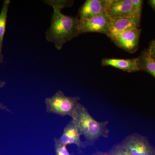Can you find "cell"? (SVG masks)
<instances>
[{
	"instance_id": "cell-1",
	"label": "cell",
	"mask_w": 155,
	"mask_h": 155,
	"mask_svg": "<svg viewBox=\"0 0 155 155\" xmlns=\"http://www.w3.org/2000/svg\"><path fill=\"white\" fill-rule=\"evenodd\" d=\"M45 2L51 6L54 10L51 25L46 32V38L54 44L57 49L61 50L64 44L80 35L79 19L62 13L64 8L72 5V1L48 0Z\"/></svg>"
},
{
	"instance_id": "cell-2",
	"label": "cell",
	"mask_w": 155,
	"mask_h": 155,
	"mask_svg": "<svg viewBox=\"0 0 155 155\" xmlns=\"http://www.w3.org/2000/svg\"><path fill=\"white\" fill-rule=\"evenodd\" d=\"M81 135L85 138V144L90 145L100 137L108 138L110 129L108 121L98 122L90 115L87 109L80 103L71 116Z\"/></svg>"
},
{
	"instance_id": "cell-3",
	"label": "cell",
	"mask_w": 155,
	"mask_h": 155,
	"mask_svg": "<svg viewBox=\"0 0 155 155\" xmlns=\"http://www.w3.org/2000/svg\"><path fill=\"white\" fill-rule=\"evenodd\" d=\"M80 98L78 96L68 97L59 91L52 96L45 100L46 112L61 116H72L76 110Z\"/></svg>"
},
{
	"instance_id": "cell-4",
	"label": "cell",
	"mask_w": 155,
	"mask_h": 155,
	"mask_svg": "<svg viewBox=\"0 0 155 155\" xmlns=\"http://www.w3.org/2000/svg\"><path fill=\"white\" fill-rule=\"evenodd\" d=\"M141 31L140 28H134L116 34L109 38L120 48L133 54L138 49Z\"/></svg>"
},
{
	"instance_id": "cell-5",
	"label": "cell",
	"mask_w": 155,
	"mask_h": 155,
	"mask_svg": "<svg viewBox=\"0 0 155 155\" xmlns=\"http://www.w3.org/2000/svg\"><path fill=\"white\" fill-rule=\"evenodd\" d=\"M112 17L107 12L94 17L79 19L80 34L87 32H98L107 35Z\"/></svg>"
},
{
	"instance_id": "cell-6",
	"label": "cell",
	"mask_w": 155,
	"mask_h": 155,
	"mask_svg": "<svg viewBox=\"0 0 155 155\" xmlns=\"http://www.w3.org/2000/svg\"><path fill=\"white\" fill-rule=\"evenodd\" d=\"M122 143L132 155H153L152 147L148 140L138 134L128 135Z\"/></svg>"
},
{
	"instance_id": "cell-7",
	"label": "cell",
	"mask_w": 155,
	"mask_h": 155,
	"mask_svg": "<svg viewBox=\"0 0 155 155\" xmlns=\"http://www.w3.org/2000/svg\"><path fill=\"white\" fill-rule=\"evenodd\" d=\"M141 17L136 15L112 18L107 36L110 37L116 34L134 28H139Z\"/></svg>"
},
{
	"instance_id": "cell-8",
	"label": "cell",
	"mask_w": 155,
	"mask_h": 155,
	"mask_svg": "<svg viewBox=\"0 0 155 155\" xmlns=\"http://www.w3.org/2000/svg\"><path fill=\"white\" fill-rule=\"evenodd\" d=\"M112 0H87L78 11L79 19H85L107 12Z\"/></svg>"
},
{
	"instance_id": "cell-9",
	"label": "cell",
	"mask_w": 155,
	"mask_h": 155,
	"mask_svg": "<svg viewBox=\"0 0 155 155\" xmlns=\"http://www.w3.org/2000/svg\"><path fill=\"white\" fill-rule=\"evenodd\" d=\"M80 133L73 120H71L64 128V131L58 141L61 144L66 146L75 144L78 149L87 146L84 142L81 139Z\"/></svg>"
},
{
	"instance_id": "cell-10",
	"label": "cell",
	"mask_w": 155,
	"mask_h": 155,
	"mask_svg": "<svg viewBox=\"0 0 155 155\" xmlns=\"http://www.w3.org/2000/svg\"><path fill=\"white\" fill-rule=\"evenodd\" d=\"M107 13L112 18L137 15L132 0H112Z\"/></svg>"
},
{
	"instance_id": "cell-11",
	"label": "cell",
	"mask_w": 155,
	"mask_h": 155,
	"mask_svg": "<svg viewBox=\"0 0 155 155\" xmlns=\"http://www.w3.org/2000/svg\"><path fill=\"white\" fill-rule=\"evenodd\" d=\"M103 66H110L128 72L140 71L137 58L129 59L104 58L102 61Z\"/></svg>"
},
{
	"instance_id": "cell-12",
	"label": "cell",
	"mask_w": 155,
	"mask_h": 155,
	"mask_svg": "<svg viewBox=\"0 0 155 155\" xmlns=\"http://www.w3.org/2000/svg\"><path fill=\"white\" fill-rule=\"evenodd\" d=\"M137 58L140 71H145L155 78V61L151 56L148 48L143 51Z\"/></svg>"
},
{
	"instance_id": "cell-13",
	"label": "cell",
	"mask_w": 155,
	"mask_h": 155,
	"mask_svg": "<svg viewBox=\"0 0 155 155\" xmlns=\"http://www.w3.org/2000/svg\"><path fill=\"white\" fill-rule=\"evenodd\" d=\"M10 4V0H5L0 13V64H2L4 56L2 54L3 43L5 33L8 10Z\"/></svg>"
},
{
	"instance_id": "cell-14",
	"label": "cell",
	"mask_w": 155,
	"mask_h": 155,
	"mask_svg": "<svg viewBox=\"0 0 155 155\" xmlns=\"http://www.w3.org/2000/svg\"><path fill=\"white\" fill-rule=\"evenodd\" d=\"M109 155H132L122 143L116 145L111 150Z\"/></svg>"
},
{
	"instance_id": "cell-15",
	"label": "cell",
	"mask_w": 155,
	"mask_h": 155,
	"mask_svg": "<svg viewBox=\"0 0 155 155\" xmlns=\"http://www.w3.org/2000/svg\"><path fill=\"white\" fill-rule=\"evenodd\" d=\"M54 149L56 155H72L68 151L67 146L60 143L57 138H54Z\"/></svg>"
},
{
	"instance_id": "cell-16",
	"label": "cell",
	"mask_w": 155,
	"mask_h": 155,
	"mask_svg": "<svg viewBox=\"0 0 155 155\" xmlns=\"http://www.w3.org/2000/svg\"><path fill=\"white\" fill-rule=\"evenodd\" d=\"M134 5L135 13L138 16L141 17L142 10L143 1L142 0H132Z\"/></svg>"
},
{
	"instance_id": "cell-17",
	"label": "cell",
	"mask_w": 155,
	"mask_h": 155,
	"mask_svg": "<svg viewBox=\"0 0 155 155\" xmlns=\"http://www.w3.org/2000/svg\"><path fill=\"white\" fill-rule=\"evenodd\" d=\"M151 56L155 61V38L150 42L148 47Z\"/></svg>"
},
{
	"instance_id": "cell-18",
	"label": "cell",
	"mask_w": 155,
	"mask_h": 155,
	"mask_svg": "<svg viewBox=\"0 0 155 155\" xmlns=\"http://www.w3.org/2000/svg\"><path fill=\"white\" fill-rule=\"evenodd\" d=\"M148 3L150 5L152 8L153 9L154 11H155V0H149L148 1Z\"/></svg>"
},
{
	"instance_id": "cell-19",
	"label": "cell",
	"mask_w": 155,
	"mask_h": 155,
	"mask_svg": "<svg viewBox=\"0 0 155 155\" xmlns=\"http://www.w3.org/2000/svg\"><path fill=\"white\" fill-rule=\"evenodd\" d=\"M6 83L4 81H0V88H2L3 87L5 86V85Z\"/></svg>"
},
{
	"instance_id": "cell-20",
	"label": "cell",
	"mask_w": 155,
	"mask_h": 155,
	"mask_svg": "<svg viewBox=\"0 0 155 155\" xmlns=\"http://www.w3.org/2000/svg\"><path fill=\"white\" fill-rule=\"evenodd\" d=\"M94 155H109V154H105L103 153L99 152L95 154Z\"/></svg>"
}]
</instances>
